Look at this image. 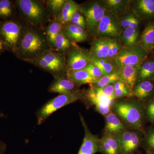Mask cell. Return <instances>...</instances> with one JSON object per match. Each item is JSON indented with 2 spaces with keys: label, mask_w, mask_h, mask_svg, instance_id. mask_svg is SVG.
I'll return each instance as SVG.
<instances>
[{
  "label": "cell",
  "mask_w": 154,
  "mask_h": 154,
  "mask_svg": "<svg viewBox=\"0 0 154 154\" xmlns=\"http://www.w3.org/2000/svg\"><path fill=\"white\" fill-rule=\"evenodd\" d=\"M50 49L45 33L37 27L30 25L25 26L22 38L13 54L19 59L30 63Z\"/></svg>",
  "instance_id": "cell-1"
},
{
  "label": "cell",
  "mask_w": 154,
  "mask_h": 154,
  "mask_svg": "<svg viewBox=\"0 0 154 154\" xmlns=\"http://www.w3.org/2000/svg\"><path fill=\"white\" fill-rule=\"evenodd\" d=\"M113 109L116 115L124 125L142 132L144 109L140 100L118 101L114 104Z\"/></svg>",
  "instance_id": "cell-2"
},
{
  "label": "cell",
  "mask_w": 154,
  "mask_h": 154,
  "mask_svg": "<svg viewBox=\"0 0 154 154\" xmlns=\"http://www.w3.org/2000/svg\"><path fill=\"white\" fill-rule=\"evenodd\" d=\"M30 63L48 72L54 78L66 76V56L52 49L46 51Z\"/></svg>",
  "instance_id": "cell-3"
},
{
  "label": "cell",
  "mask_w": 154,
  "mask_h": 154,
  "mask_svg": "<svg viewBox=\"0 0 154 154\" xmlns=\"http://www.w3.org/2000/svg\"><path fill=\"white\" fill-rule=\"evenodd\" d=\"M85 91L79 90L70 94H59L51 99L39 108L36 113L37 124L44 123L48 117L57 110L78 100L83 101L85 98Z\"/></svg>",
  "instance_id": "cell-4"
},
{
  "label": "cell",
  "mask_w": 154,
  "mask_h": 154,
  "mask_svg": "<svg viewBox=\"0 0 154 154\" xmlns=\"http://www.w3.org/2000/svg\"><path fill=\"white\" fill-rule=\"evenodd\" d=\"M79 11L85 19L86 30L89 35L96 37L99 23L107 11L104 1H91L80 5Z\"/></svg>",
  "instance_id": "cell-5"
},
{
  "label": "cell",
  "mask_w": 154,
  "mask_h": 154,
  "mask_svg": "<svg viewBox=\"0 0 154 154\" xmlns=\"http://www.w3.org/2000/svg\"><path fill=\"white\" fill-rule=\"evenodd\" d=\"M16 7L31 26L42 25L47 19L46 10L41 2L35 0H16Z\"/></svg>",
  "instance_id": "cell-6"
},
{
  "label": "cell",
  "mask_w": 154,
  "mask_h": 154,
  "mask_svg": "<svg viewBox=\"0 0 154 154\" xmlns=\"http://www.w3.org/2000/svg\"><path fill=\"white\" fill-rule=\"evenodd\" d=\"M25 26L16 18L0 21V37L7 51L14 53L22 38Z\"/></svg>",
  "instance_id": "cell-7"
},
{
  "label": "cell",
  "mask_w": 154,
  "mask_h": 154,
  "mask_svg": "<svg viewBox=\"0 0 154 154\" xmlns=\"http://www.w3.org/2000/svg\"><path fill=\"white\" fill-rule=\"evenodd\" d=\"M148 54L139 44L132 47H122L119 54L113 61L118 69L128 66L142 64Z\"/></svg>",
  "instance_id": "cell-8"
},
{
  "label": "cell",
  "mask_w": 154,
  "mask_h": 154,
  "mask_svg": "<svg viewBox=\"0 0 154 154\" xmlns=\"http://www.w3.org/2000/svg\"><path fill=\"white\" fill-rule=\"evenodd\" d=\"M121 20L120 17L107 10L98 26L96 38L118 39L122 31Z\"/></svg>",
  "instance_id": "cell-9"
},
{
  "label": "cell",
  "mask_w": 154,
  "mask_h": 154,
  "mask_svg": "<svg viewBox=\"0 0 154 154\" xmlns=\"http://www.w3.org/2000/svg\"><path fill=\"white\" fill-rule=\"evenodd\" d=\"M67 70L83 69L90 62V52L75 44L66 54Z\"/></svg>",
  "instance_id": "cell-10"
},
{
  "label": "cell",
  "mask_w": 154,
  "mask_h": 154,
  "mask_svg": "<svg viewBox=\"0 0 154 154\" xmlns=\"http://www.w3.org/2000/svg\"><path fill=\"white\" fill-rule=\"evenodd\" d=\"M139 131H125L118 136L121 148V154H134L137 150L142 140Z\"/></svg>",
  "instance_id": "cell-11"
},
{
  "label": "cell",
  "mask_w": 154,
  "mask_h": 154,
  "mask_svg": "<svg viewBox=\"0 0 154 154\" xmlns=\"http://www.w3.org/2000/svg\"><path fill=\"white\" fill-rule=\"evenodd\" d=\"M79 115L81 122L85 130V137L77 154H96L99 152L100 139L91 132L83 116L80 113Z\"/></svg>",
  "instance_id": "cell-12"
},
{
  "label": "cell",
  "mask_w": 154,
  "mask_h": 154,
  "mask_svg": "<svg viewBox=\"0 0 154 154\" xmlns=\"http://www.w3.org/2000/svg\"><path fill=\"white\" fill-rule=\"evenodd\" d=\"M79 87L66 76L54 78L48 91L50 93L70 94L79 91Z\"/></svg>",
  "instance_id": "cell-13"
},
{
  "label": "cell",
  "mask_w": 154,
  "mask_h": 154,
  "mask_svg": "<svg viewBox=\"0 0 154 154\" xmlns=\"http://www.w3.org/2000/svg\"><path fill=\"white\" fill-rule=\"evenodd\" d=\"M141 65L128 66L118 69L120 81L123 82L131 91L134 92L137 82L138 74Z\"/></svg>",
  "instance_id": "cell-14"
},
{
  "label": "cell",
  "mask_w": 154,
  "mask_h": 154,
  "mask_svg": "<svg viewBox=\"0 0 154 154\" xmlns=\"http://www.w3.org/2000/svg\"><path fill=\"white\" fill-rule=\"evenodd\" d=\"M110 39L107 38H95L89 51L90 59H107Z\"/></svg>",
  "instance_id": "cell-15"
},
{
  "label": "cell",
  "mask_w": 154,
  "mask_h": 154,
  "mask_svg": "<svg viewBox=\"0 0 154 154\" xmlns=\"http://www.w3.org/2000/svg\"><path fill=\"white\" fill-rule=\"evenodd\" d=\"M99 152L102 154H121L118 137L105 133L100 139Z\"/></svg>",
  "instance_id": "cell-16"
},
{
  "label": "cell",
  "mask_w": 154,
  "mask_h": 154,
  "mask_svg": "<svg viewBox=\"0 0 154 154\" xmlns=\"http://www.w3.org/2000/svg\"><path fill=\"white\" fill-rule=\"evenodd\" d=\"M134 12L139 18L149 20L154 18V0H138L134 3Z\"/></svg>",
  "instance_id": "cell-17"
},
{
  "label": "cell",
  "mask_w": 154,
  "mask_h": 154,
  "mask_svg": "<svg viewBox=\"0 0 154 154\" xmlns=\"http://www.w3.org/2000/svg\"><path fill=\"white\" fill-rule=\"evenodd\" d=\"M105 133L117 137L126 130L123 122L111 111L105 116Z\"/></svg>",
  "instance_id": "cell-18"
},
{
  "label": "cell",
  "mask_w": 154,
  "mask_h": 154,
  "mask_svg": "<svg viewBox=\"0 0 154 154\" xmlns=\"http://www.w3.org/2000/svg\"><path fill=\"white\" fill-rule=\"evenodd\" d=\"M63 31L66 36L74 43L85 41L89 36L87 30L70 23L64 25Z\"/></svg>",
  "instance_id": "cell-19"
},
{
  "label": "cell",
  "mask_w": 154,
  "mask_h": 154,
  "mask_svg": "<svg viewBox=\"0 0 154 154\" xmlns=\"http://www.w3.org/2000/svg\"><path fill=\"white\" fill-rule=\"evenodd\" d=\"M134 96L142 100H151L154 97L153 80L139 82L134 90Z\"/></svg>",
  "instance_id": "cell-20"
},
{
  "label": "cell",
  "mask_w": 154,
  "mask_h": 154,
  "mask_svg": "<svg viewBox=\"0 0 154 154\" xmlns=\"http://www.w3.org/2000/svg\"><path fill=\"white\" fill-rule=\"evenodd\" d=\"M66 77L79 86L86 84H94L98 80L91 76L84 69L67 70Z\"/></svg>",
  "instance_id": "cell-21"
},
{
  "label": "cell",
  "mask_w": 154,
  "mask_h": 154,
  "mask_svg": "<svg viewBox=\"0 0 154 154\" xmlns=\"http://www.w3.org/2000/svg\"><path fill=\"white\" fill-rule=\"evenodd\" d=\"M139 35V28L128 27L122 30L118 39L122 47H132L138 45Z\"/></svg>",
  "instance_id": "cell-22"
},
{
  "label": "cell",
  "mask_w": 154,
  "mask_h": 154,
  "mask_svg": "<svg viewBox=\"0 0 154 154\" xmlns=\"http://www.w3.org/2000/svg\"><path fill=\"white\" fill-rule=\"evenodd\" d=\"M138 42V44L149 53L154 49V21L146 26Z\"/></svg>",
  "instance_id": "cell-23"
},
{
  "label": "cell",
  "mask_w": 154,
  "mask_h": 154,
  "mask_svg": "<svg viewBox=\"0 0 154 154\" xmlns=\"http://www.w3.org/2000/svg\"><path fill=\"white\" fill-rule=\"evenodd\" d=\"M80 5L72 0H66L60 14L55 18L61 23L65 25L69 23L73 15L79 9Z\"/></svg>",
  "instance_id": "cell-24"
},
{
  "label": "cell",
  "mask_w": 154,
  "mask_h": 154,
  "mask_svg": "<svg viewBox=\"0 0 154 154\" xmlns=\"http://www.w3.org/2000/svg\"><path fill=\"white\" fill-rule=\"evenodd\" d=\"M63 27L61 23L56 19L51 21L48 25L45 34L51 48H53L57 36L63 30Z\"/></svg>",
  "instance_id": "cell-25"
},
{
  "label": "cell",
  "mask_w": 154,
  "mask_h": 154,
  "mask_svg": "<svg viewBox=\"0 0 154 154\" xmlns=\"http://www.w3.org/2000/svg\"><path fill=\"white\" fill-rule=\"evenodd\" d=\"M75 44L76 43L72 42L66 36L63 30L57 36L53 47L54 51L65 55Z\"/></svg>",
  "instance_id": "cell-26"
},
{
  "label": "cell",
  "mask_w": 154,
  "mask_h": 154,
  "mask_svg": "<svg viewBox=\"0 0 154 154\" xmlns=\"http://www.w3.org/2000/svg\"><path fill=\"white\" fill-rule=\"evenodd\" d=\"M154 79V60H145L141 65L138 74L137 82Z\"/></svg>",
  "instance_id": "cell-27"
},
{
  "label": "cell",
  "mask_w": 154,
  "mask_h": 154,
  "mask_svg": "<svg viewBox=\"0 0 154 154\" xmlns=\"http://www.w3.org/2000/svg\"><path fill=\"white\" fill-rule=\"evenodd\" d=\"M131 1L128 0H106L104 1L107 10L120 17L128 8Z\"/></svg>",
  "instance_id": "cell-28"
},
{
  "label": "cell",
  "mask_w": 154,
  "mask_h": 154,
  "mask_svg": "<svg viewBox=\"0 0 154 154\" xmlns=\"http://www.w3.org/2000/svg\"><path fill=\"white\" fill-rule=\"evenodd\" d=\"M16 6L10 0H0V21H6L15 18Z\"/></svg>",
  "instance_id": "cell-29"
},
{
  "label": "cell",
  "mask_w": 154,
  "mask_h": 154,
  "mask_svg": "<svg viewBox=\"0 0 154 154\" xmlns=\"http://www.w3.org/2000/svg\"><path fill=\"white\" fill-rule=\"evenodd\" d=\"M90 61L101 69L104 75L110 74L118 69L113 61L108 59H90Z\"/></svg>",
  "instance_id": "cell-30"
},
{
  "label": "cell",
  "mask_w": 154,
  "mask_h": 154,
  "mask_svg": "<svg viewBox=\"0 0 154 154\" xmlns=\"http://www.w3.org/2000/svg\"><path fill=\"white\" fill-rule=\"evenodd\" d=\"M119 81H120V77L118 69L112 73L103 76L99 79L96 82L90 85L95 88H101L110 84H114Z\"/></svg>",
  "instance_id": "cell-31"
},
{
  "label": "cell",
  "mask_w": 154,
  "mask_h": 154,
  "mask_svg": "<svg viewBox=\"0 0 154 154\" xmlns=\"http://www.w3.org/2000/svg\"><path fill=\"white\" fill-rule=\"evenodd\" d=\"M66 0H48L46 7L48 11L56 18L60 14Z\"/></svg>",
  "instance_id": "cell-32"
},
{
  "label": "cell",
  "mask_w": 154,
  "mask_h": 154,
  "mask_svg": "<svg viewBox=\"0 0 154 154\" xmlns=\"http://www.w3.org/2000/svg\"><path fill=\"white\" fill-rule=\"evenodd\" d=\"M140 19L135 15L129 14L122 18L121 25L122 29L128 28H138Z\"/></svg>",
  "instance_id": "cell-33"
},
{
  "label": "cell",
  "mask_w": 154,
  "mask_h": 154,
  "mask_svg": "<svg viewBox=\"0 0 154 154\" xmlns=\"http://www.w3.org/2000/svg\"><path fill=\"white\" fill-rule=\"evenodd\" d=\"M144 143L149 154H154V128H151L146 132Z\"/></svg>",
  "instance_id": "cell-34"
},
{
  "label": "cell",
  "mask_w": 154,
  "mask_h": 154,
  "mask_svg": "<svg viewBox=\"0 0 154 154\" xmlns=\"http://www.w3.org/2000/svg\"><path fill=\"white\" fill-rule=\"evenodd\" d=\"M83 69L85 70L91 76L96 79H99L104 76L101 69L91 61Z\"/></svg>",
  "instance_id": "cell-35"
},
{
  "label": "cell",
  "mask_w": 154,
  "mask_h": 154,
  "mask_svg": "<svg viewBox=\"0 0 154 154\" xmlns=\"http://www.w3.org/2000/svg\"><path fill=\"white\" fill-rule=\"evenodd\" d=\"M69 23L86 30L85 19L84 15L79 11L73 15Z\"/></svg>",
  "instance_id": "cell-36"
},
{
  "label": "cell",
  "mask_w": 154,
  "mask_h": 154,
  "mask_svg": "<svg viewBox=\"0 0 154 154\" xmlns=\"http://www.w3.org/2000/svg\"><path fill=\"white\" fill-rule=\"evenodd\" d=\"M98 91L102 93L103 95L110 99L112 101L114 100L113 98V94H114V89L113 84H110L106 87L101 88H96Z\"/></svg>",
  "instance_id": "cell-37"
},
{
  "label": "cell",
  "mask_w": 154,
  "mask_h": 154,
  "mask_svg": "<svg viewBox=\"0 0 154 154\" xmlns=\"http://www.w3.org/2000/svg\"><path fill=\"white\" fill-rule=\"evenodd\" d=\"M146 115L150 122L154 123V97L149 101L147 105Z\"/></svg>",
  "instance_id": "cell-38"
},
{
  "label": "cell",
  "mask_w": 154,
  "mask_h": 154,
  "mask_svg": "<svg viewBox=\"0 0 154 154\" xmlns=\"http://www.w3.org/2000/svg\"><path fill=\"white\" fill-rule=\"evenodd\" d=\"M133 96H134V92L130 90L127 87L115 90L113 94L114 99L124 97H131Z\"/></svg>",
  "instance_id": "cell-39"
},
{
  "label": "cell",
  "mask_w": 154,
  "mask_h": 154,
  "mask_svg": "<svg viewBox=\"0 0 154 154\" xmlns=\"http://www.w3.org/2000/svg\"><path fill=\"white\" fill-rule=\"evenodd\" d=\"M110 45L113 51L114 59L119 54L122 47L118 39H110Z\"/></svg>",
  "instance_id": "cell-40"
},
{
  "label": "cell",
  "mask_w": 154,
  "mask_h": 154,
  "mask_svg": "<svg viewBox=\"0 0 154 154\" xmlns=\"http://www.w3.org/2000/svg\"><path fill=\"white\" fill-rule=\"evenodd\" d=\"M113 85H114L115 91V90H119V89H123V88L127 87L125 84L121 81H119L116 82L115 83L113 84Z\"/></svg>",
  "instance_id": "cell-41"
},
{
  "label": "cell",
  "mask_w": 154,
  "mask_h": 154,
  "mask_svg": "<svg viewBox=\"0 0 154 154\" xmlns=\"http://www.w3.org/2000/svg\"><path fill=\"white\" fill-rule=\"evenodd\" d=\"M7 146L3 141L0 140V154H5Z\"/></svg>",
  "instance_id": "cell-42"
},
{
  "label": "cell",
  "mask_w": 154,
  "mask_h": 154,
  "mask_svg": "<svg viewBox=\"0 0 154 154\" xmlns=\"http://www.w3.org/2000/svg\"><path fill=\"white\" fill-rule=\"evenodd\" d=\"M5 51H7L5 44L2 38L0 37V54L5 52Z\"/></svg>",
  "instance_id": "cell-43"
},
{
  "label": "cell",
  "mask_w": 154,
  "mask_h": 154,
  "mask_svg": "<svg viewBox=\"0 0 154 154\" xmlns=\"http://www.w3.org/2000/svg\"><path fill=\"white\" fill-rule=\"evenodd\" d=\"M6 116L4 114L3 112L0 110V118H4V117H5Z\"/></svg>",
  "instance_id": "cell-44"
},
{
  "label": "cell",
  "mask_w": 154,
  "mask_h": 154,
  "mask_svg": "<svg viewBox=\"0 0 154 154\" xmlns=\"http://www.w3.org/2000/svg\"><path fill=\"white\" fill-rule=\"evenodd\" d=\"M153 81L154 82V79H153Z\"/></svg>",
  "instance_id": "cell-45"
},
{
  "label": "cell",
  "mask_w": 154,
  "mask_h": 154,
  "mask_svg": "<svg viewBox=\"0 0 154 154\" xmlns=\"http://www.w3.org/2000/svg\"><path fill=\"white\" fill-rule=\"evenodd\" d=\"M134 154H135V153Z\"/></svg>",
  "instance_id": "cell-46"
}]
</instances>
